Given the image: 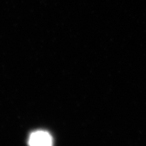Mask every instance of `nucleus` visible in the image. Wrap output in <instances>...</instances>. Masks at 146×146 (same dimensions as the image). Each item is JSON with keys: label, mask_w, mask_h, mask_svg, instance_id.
I'll list each match as a JSON object with an SVG mask.
<instances>
[{"label": "nucleus", "mask_w": 146, "mask_h": 146, "mask_svg": "<svg viewBox=\"0 0 146 146\" xmlns=\"http://www.w3.org/2000/svg\"><path fill=\"white\" fill-rule=\"evenodd\" d=\"M29 145V146H52V138L47 131H36L30 135Z\"/></svg>", "instance_id": "f257e3e1"}]
</instances>
